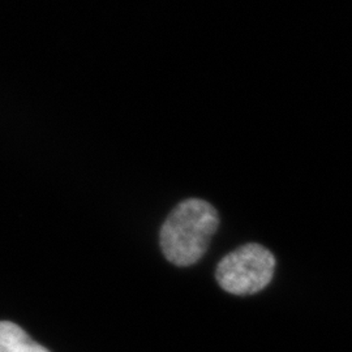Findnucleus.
<instances>
[{
	"label": "nucleus",
	"mask_w": 352,
	"mask_h": 352,
	"mask_svg": "<svg viewBox=\"0 0 352 352\" xmlns=\"http://www.w3.org/2000/svg\"><path fill=\"white\" fill-rule=\"evenodd\" d=\"M274 270L273 253L257 243H250L222 258L215 278L219 286L232 295H252L272 282Z\"/></svg>",
	"instance_id": "nucleus-2"
},
{
	"label": "nucleus",
	"mask_w": 352,
	"mask_h": 352,
	"mask_svg": "<svg viewBox=\"0 0 352 352\" xmlns=\"http://www.w3.org/2000/svg\"><path fill=\"white\" fill-rule=\"evenodd\" d=\"M219 226V217L209 202L188 199L180 202L161 228L164 257L176 266L196 264L208 250Z\"/></svg>",
	"instance_id": "nucleus-1"
},
{
	"label": "nucleus",
	"mask_w": 352,
	"mask_h": 352,
	"mask_svg": "<svg viewBox=\"0 0 352 352\" xmlns=\"http://www.w3.org/2000/svg\"><path fill=\"white\" fill-rule=\"evenodd\" d=\"M0 352H50L10 321H0Z\"/></svg>",
	"instance_id": "nucleus-3"
}]
</instances>
